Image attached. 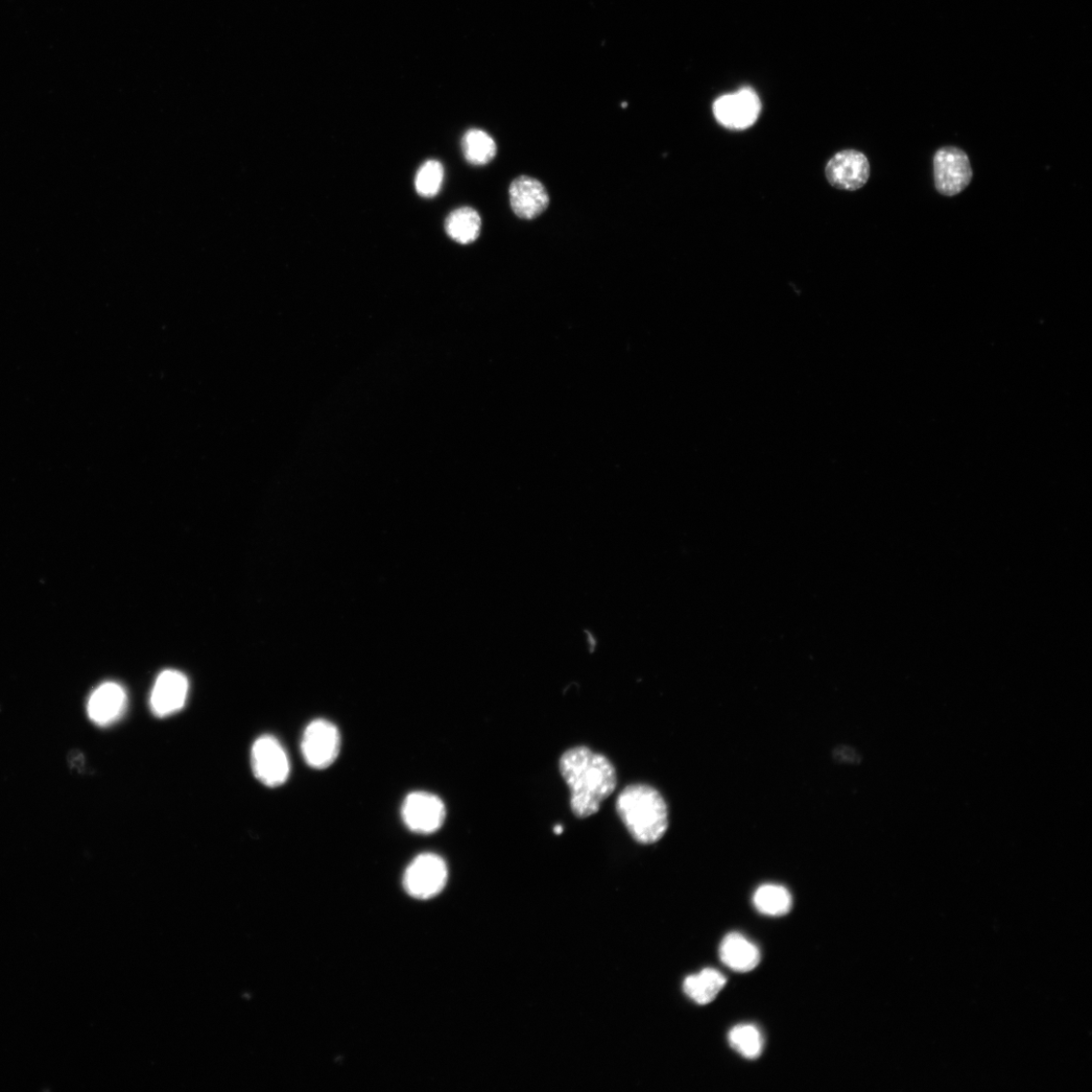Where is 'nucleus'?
<instances>
[{
    "label": "nucleus",
    "instance_id": "2eb2a0df",
    "mask_svg": "<svg viewBox=\"0 0 1092 1092\" xmlns=\"http://www.w3.org/2000/svg\"><path fill=\"white\" fill-rule=\"evenodd\" d=\"M482 229L480 213L469 207L460 208L449 213L445 221V231L451 240L461 244H469L479 239Z\"/></svg>",
    "mask_w": 1092,
    "mask_h": 1092
},
{
    "label": "nucleus",
    "instance_id": "0eeeda50",
    "mask_svg": "<svg viewBox=\"0 0 1092 1092\" xmlns=\"http://www.w3.org/2000/svg\"><path fill=\"white\" fill-rule=\"evenodd\" d=\"M401 818L412 832L431 835L443 825L446 807L443 801L430 792H413L403 800Z\"/></svg>",
    "mask_w": 1092,
    "mask_h": 1092
},
{
    "label": "nucleus",
    "instance_id": "f8f14e48",
    "mask_svg": "<svg viewBox=\"0 0 1092 1092\" xmlns=\"http://www.w3.org/2000/svg\"><path fill=\"white\" fill-rule=\"evenodd\" d=\"M127 701V694L121 685L112 682L105 683L97 688L89 698L88 717L100 726L111 725L125 714Z\"/></svg>",
    "mask_w": 1092,
    "mask_h": 1092
},
{
    "label": "nucleus",
    "instance_id": "39448f33",
    "mask_svg": "<svg viewBox=\"0 0 1092 1092\" xmlns=\"http://www.w3.org/2000/svg\"><path fill=\"white\" fill-rule=\"evenodd\" d=\"M251 764L256 779L268 787H278L289 779V756L278 740L272 735H264L253 744Z\"/></svg>",
    "mask_w": 1092,
    "mask_h": 1092
},
{
    "label": "nucleus",
    "instance_id": "f03ea898",
    "mask_svg": "<svg viewBox=\"0 0 1092 1092\" xmlns=\"http://www.w3.org/2000/svg\"><path fill=\"white\" fill-rule=\"evenodd\" d=\"M615 809L630 837L639 845L656 844L667 833L668 805L653 787H626L617 796Z\"/></svg>",
    "mask_w": 1092,
    "mask_h": 1092
},
{
    "label": "nucleus",
    "instance_id": "1a4fd4ad",
    "mask_svg": "<svg viewBox=\"0 0 1092 1092\" xmlns=\"http://www.w3.org/2000/svg\"><path fill=\"white\" fill-rule=\"evenodd\" d=\"M825 176L830 184L842 191H858L870 177V163L863 153L845 150L829 160Z\"/></svg>",
    "mask_w": 1092,
    "mask_h": 1092
},
{
    "label": "nucleus",
    "instance_id": "20e7f679",
    "mask_svg": "<svg viewBox=\"0 0 1092 1092\" xmlns=\"http://www.w3.org/2000/svg\"><path fill=\"white\" fill-rule=\"evenodd\" d=\"M448 870L445 861L436 853L419 854L403 874V888L417 899H430L438 895L446 885Z\"/></svg>",
    "mask_w": 1092,
    "mask_h": 1092
},
{
    "label": "nucleus",
    "instance_id": "aec40b11",
    "mask_svg": "<svg viewBox=\"0 0 1092 1092\" xmlns=\"http://www.w3.org/2000/svg\"><path fill=\"white\" fill-rule=\"evenodd\" d=\"M555 833H556L557 835H561V834L562 833V827L561 825H559V827H557V828L555 829Z\"/></svg>",
    "mask_w": 1092,
    "mask_h": 1092
},
{
    "label": "nucleus",
    "instance_id": "6ab92c4d",
    "mask_svg": "<svg viewBox=\"0 0 1092 1092\" xmlns=\"http://www.w3.org/2000/svg\"><path fill=\"white\" fill-rule=\"evenodd\" d=\"M444 169L437 160L426 161L419 169L415 178V188L423 198L435 197L443 183Z\"/></svg>",
    "mask_w": 1092,
    "mask_h": 1092
},
{
    "label": "nucleus",
    "instance_id": "6e6552de",
    "mask_svg": "<svg viewBox=\"0 0 1092 1092\" xmlns=\"http://www.w3.org/2000/svg\"><path fill=\"white\" fill-rule=\"evenodd\" d=\"M761 108L756 93L746 88L720 98L714 105V112L723 127L745 130L756 122Z\"/></svg>",
    "mask_w": 1092,
    "mask_h": 1092
},
{
    "label": "nucleus",
    "instance_id": "ddd939ff",
    "mask_svg": "<svg viewBox=\"0 0 1092 1092\" xmlns=\"http://www.w3.org/2000/svg\"><path fill=\"white\" fill-rule=\"evenodd\" d=\"M720 956L728 968L737 972H750L761 961L758 947L739 933H730L724 937Z\"/></svg>",
    "mask_w": 1092,
    "mask_h": 1092
},
{
    "label": "nucleus",
    "instance_id": "f257e3e1",
    "mask_svg": "<svg viewBox=\"0 0 1092 1092\" xmlns=\"http://www.w3.org/2000/svg\"><path fill=\"white\" fill-rule=\"evenodd\" d=\"M559 766L571 793L569 805L574 816L582 819L596 815L617 786L616 769L610 759L579 746L565 751Z\"/></svg>",
    "mask_w": 1092,
    "mask_h": 1092
},
{
    "label": "nucleus",
    "instance_id": "4468645a",
    "mask_svg": "<svg viewBox=\"0 0 1092 1092\" xmlns=\"http://www.w3.org/2000/svg\"><path fill=\"white\" fill-rule=\"evenodd\" d=\"M726 984V979L716 969L707 968L688 977L683 989L694 1003L705 1006L714 1002Z\"/></svg>",
    "mask_w": 1092,
    "mask_h": 1092
},
{
    "label": "nucleus",
    "instance_id": "a211bd4d",
    "mask_svg": "<svg viewBox=\"0 0 1092 1092\" xmlns=\"http://www.w3.org/2000/svg\"><path fill=\"white\" fill-rule=\"evenodd\" d=\"M728 1042L734 1051L750 1060L758 1058L763 1052V1036L754 1025L735 1026L728 1034Z\"/></svg>",
    "mask_w": 1092,
    "mask_h": 1092
},
{
    "label": "nucleus",
    "instance_id": "9b49d317",
    "mask_svg": "<svg viewBox=\"0 0 1092 1092\" xmlns=\"http://www.w3.org/2000/svg\"><path fill=\"white\" fill-rule=\"evenodd\" d=\"M509 196L515 215L525 220L537 218L550 205L545 186L536 178L526 176L513 180Z\"/></svg>",
    "mask_w": 1092,
    "mask_h": 1092
},
{
    "label": "nucleus",
    "instance_id": "423d86ee",
    "mask_svg": "<svg viewBox=\"0 0 1092 1092\" xmlns=\"http://www.w3.org/2000/svg\"><path fill=\"white\" fill-rule=\"evenodd\" d=\"M934 175L937 191L946 197H954L970 184L973 172L968 155L957 147H943L934 157Z\"/></svg>",
    "mask_w": 1092,
    "mask_h": 1092
},
{
    "label": "nucleus",
    "instance_id": "7ed1b4c3",
    "mask_svg": "<svg viewBox=\"0 0 1092 1092\" xmlns=\"http://www.w3.org/2000/svg\"><path fill=\"white\" fill-rule=\"evenodd\" d=\"M301 749L308 766L317 770L327 769L340 754V731L335 723L316 720L305 727Z\"/></svg>",
    "mask_w": 1092,
    "mask_h": 1092
},
{
    "label": "nucleus",
    "instance_id": "dca6fc26",
    "mask_svg": "<svg viewBox=\"0 0 1092 1092\" xmlns=\"http://www.w3.org/2000/svg\"><path fill=\"white\" fill-rule=\"evenodd\" d=\"M754 906L758 913L769 916L787 915L792 909L790 892L781 885L764 884L754 894Z\"/></svg>",
    "mask_w": 1092,
    "mask_h": 1092
},
{
    "label": "nucleus",
    "instance_id": "9d476101",
    "mask_svg": "<svg viewBox=\"0 0 1092 1092\" xmlns=\"http://www.w3.org/2000/svg\"><path fill=\"white\" fill-rule=\"evenodd\" d=\"M187 694L188 681L183 674L173 670L162 672L150 697L152 714L159 719L177 714L184 707Z\"/></svg>",
    "mask_w": 1092,
    "mask_h": 1092
},
{
    "label": "nucleus",
    "instance_id": "f3484780",
    "mask_svg": "<svg viewBox=\"0 0 1092 1092\" xmlns=\"http://www.w3.org/2000/svg\"><path fill=\"white\" fill-rule=\"evenodd\" d=\"M462 148L466 161L477 166L490 163L497 154L493 137L479 129H471L465 134Z\"/></svg>",
    "mask_w": 1092,
    "mask_h": 1092
}]
</instances>
